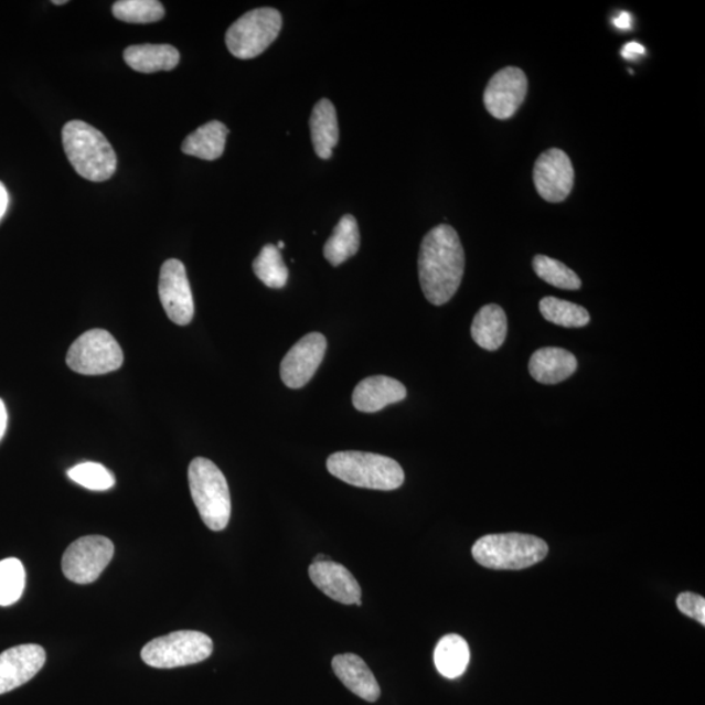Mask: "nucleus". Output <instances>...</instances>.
Here are the masks:
<instances>
[{
  "label": "nucleus",
  "mask_w": 705,
  "mask_h": 705,
  "mask_svg": "<svg viewBox=\"0 0 705 705\" xmlns=\"http://www.w3.org/2000/svg\"><path fill=\"white\" fill-rule=\"evenodd\" d=\"M464 268V248L452 226L441 224L425 235L418 274L427 301L436 306L450 301L460 287Z\"/></svg>",
  "instance_id": "obj_1"
},
{
  "label": "nucleus",
  "mask_w": 705,
  "mask_h": 705,
  "mask_svg": "<svg viewBox=\"0 0 705 705\" xmlns=\"http://www.w3.org/2000/svg\"><path fill=\"white\" fill-rule=\"evenodd\" d=\"M64 152L76 173L92 182L110 180L117 170V154L102 131L83 120L63 127Z\"/></svg>",
  "instance_id": "obj_2"
},
{
  "label": "nucleus",
  "mask_w": 705,
  "mask_h": 705,
  "mask_svg": "<svg viewBox=\"0 0 705 705\" xmlns=\"http://www.w3.org/2000/svg\"><path fill=\"white\" fill-rule=\"evenodd\" d=\"M327 469L337 479L363 489L396 490L405 480L404 470L397 461L387 456L368 452L333 453L327 460Z\"/></svg>",
  "instance_id": "obj_3"
},
{
  "label": "nucleus",
  "mask_w": 705,
  "mask_h": 705,
  "mask_svg": "<svg viewBox=\"0 0 705 705\" xmlns=\"http://www.w3.org/2000/svg\"><path fill=\"white\" fill-rule=\"evenodd\" d=\"M189 483L203 523L213 532L224 531L232 515L231 491L215 462L196 458L189 467Z\"/></svg>",
  "instance_id": "obj_4"
},
{
  "label": "nucleus",
  "mask_w": 705,
  "mask_h": 705,
  "mask_svg": "<svg viewBox=\"0 0 705 705\" xmlns=\"http://www.w3.org/2000/svg\"><path fill=\"white\" fill-rule=\"evenodd\" d=\"M548 553L544 540L531 534H489L474 544L477 564L491 569H523L537 565Z\"/></svg>",
  "instance_id": "obj_5"
},
{
  "label": "nucleus",
  "mask_w": 705,
  "mask_h": 705,
  "mask_svg": "<svg viewBox=\"0 0 705 705\" xmlns=\"http://www.w3.org/2000/svg\"><path fill=\"white\" fill-rule=\"evenodd\" d=\"M281 13L275 9H256L241 17L226 32V46L238 60H253L265 53L280 34Z\"/></svg>",
  "instance_id": "obj_6"
},
{
  "label": "nucleus",
  "mask_w": 705,
  "mask_h": 705,
  "mask_svg": "<svg viewBox=\"0 0 705 705\" xmlns=\"http://www.w3.org/2000/svg\"><path fill=\"white\" fill-rule=\"evenodd\" d=\"M213 642L199 631H177L153 639L141 651V659L156 669H174L199 664L211 656Z\"/></svg>",
  "instance_id": "obj_7"
},
{
  "label": "nucleus",
  "mask_w": 705,
  "mask_h": 705,
  "mask_svg": "<svg viewBox=\"0 0 705 705\" xmlns=\"http://www.w3.org/2000/svg\"><path fill=\"white\" fill-rule=\"evenodd\" d=\"M122 348L105 330H90L74 341L67 353V366L82 375H105L122 367Z\"/></svg>",
  "instance_id": "obj_8"
},
{
  "label": "nucleus",
  "mask_w": 705,
  "mask_h": 705,
  "mask_svg": "<svg viewBox=\"0 0 705 705\" xmlns=\"http://www.w3.org/2000/svg\"><path fill=\"white\" fill-rule=\"evenodd\" d=\"M114 545L104 536H85L71 544L63 554L64 576L76 584H90L99 578L113 559Z\"/></svg>",
  "instance_id": "obj_9"
},
{
  "label": "nucleus",
  "mask_w": 705,
  "mask_h": 705,
  "mask_svg": "<svg viewBox=\"0 0 705 705\" xmlns=\"http://www.w3.org/2000/svg\"><path fill=\"white\" fill-rule=\"evenodd\" d=\"M160 301L167 316L178 325H188L194 319L195 305L186 267L177 259L163 263L159 284Z\"/></svg>",
  "instance_id": "obj_10"
},
{
  "label": "nucleus",
  "mask_w": 705,
  "mask_h": 705,
  "mask_svg": "<svg viewBox=\"0 0 705 705\" xmlns=\"http://www.w3.org/2000/svg\"><path fill=\"white\" fill-rule=\"evenodd\" d=\"M533 181L541 197L548 203H560L572 194L575 172L572 160L560 149H547L533 169Z\"/></svg>",
  "instance_id": "obj_11"
},
{
  "label": "nucleus",
  "mask_w": 705,
  "mask_h": 705,
  "mask_svg": "<svg viewBox=\"0 0 705 705\" xmlns=\"http://www.w3.org/2000/svg\"><path fill=\"white\" fill-rule=\"evenodd\" d=\"M325 351L327 339L322 333L311 332L297 341L281 362L280 374L285 386L293 389L305 387L322 365Z\"/></svg>",
  "instance_id": "obj_12"
},
{
  "label": "nucleus",
  "mask_w": 705,
  "mask_h": 705,
  "mask_svg": "<svg viewBox=\"0 0 705 705\" xmlns=\"http://www.w3.org/2000/svg\"><path fill=\"white\" fill-rule=\"evenodd\" d=\"M528 92V78L523 70L505 67L490 78L483 103L496 119L505 120L515 116Z\"/></svg>",
  "instance_id": "obj_13"
},
{
  "label": "nucleus",
  "mask_w": 705,
  "mask_h": 705,
  "mask_svg": "<svg viewBox=\"0 0 705 705\" xmlns=\"http://www.w3.org/2000/svg\"><path fill=\"white\" fill-rule=\"evenodd\" d=\"M45 661L46 652L38 644L12 647L0 653V695L30 682Z\"/></svg>",
  "instance_id": "obj_14"
},
{
  "label": "nucleus",
  "mask_w": 705,
  "mask_h": 705,
  "mask_svg": "<svg viewBox=\"0 0 705 705\" xmlns=\"http://www.w3.org/2000/svg\"><path fill=\"white\" fill-rule=\"evenodd\" d=\"M309 576L316 587L332 600L361 607L362 590L353 574L337 562H312Z\"/></svg>",
  "instance_id": "obj_15"
},
{
  "label": "nucleus",
  "mask_w": 705,
  "mask_h": 705,
  "mask_svg": "<svg viewBox=\"0 0 705 705\" xmlns=\"http://www.w3.org/2000/svg\"><path fill=\"white\" fill-rule=\"evenodd\" d=\"M407 397L404 384L386 375L368 376L353 391L354 408L363 413H376Z\"/></svg>",
  "instance_id": "obj_16"
},
{
  "label": "nucleus",
  "mask_w": 705,
  "mask_h": 705,
  "mask_svg": "<svg viewBox=\"0 0 705 705\" xmlns=\"http://www.w3.org/2000/svg\"><path fill=\"white\" fill-rule=\"evenodd\" d=\"M332 669L343 685L361 699L375 703L381 696V686L366 662L357 654H338L332 660Z\"/></svg>",
  "instance_id": "obj_17"
},
{
  "label": "nucleus",
  "mask_w": 705,
  "mask_h": 705,
  "mask_svg": "<svg viewBox=\"0 0 705 705\" xmlns=\"http://www.w3.org/2000/svg\"><path fill=\"white\" fill-rule=\"evenodd\" d=\"M578 368V360L572 352L560 348H543L532 354L530 373L534 381L558 384L568 380Z\"/></svg>",
  "instance_id": "obj_18"
},
{
  "label": "nucleus",
  "mask_w": 705,
  "mask_h": 705,
  "mask_svg": "<svg viewBox=\"0 0 705 705\" xmlns=\"http://www.w3.org/2000/svg\"><path fill=\"white\" fill-rule=\"evenodd\" d=\"M313 149L322 160L332 157L339 141L338 113L330 99L323 98L313 106L310 118Z\"/></svg>",
  "instance_id": "obj_19"
},
{
  "label": "nucleus",
  "mask_w": 705,
  "mask_h": 705,
  "mask_svg": "<svg viewBox=\"0 0 705 705\" xmlns=\"http://www.w3.org/2000/svg\"><path fill=\"white\" fill-rule=\"evenodd\" d=\"M124 56L128 66L141 74L172 71L181 60L180 52L172 45L128 46Z\"/></svg>",
  "instance_id": "obj_20"
},
{
  "label": "nucleus",
  "mask_w": 705,
  "mask_h": 705,
  "mask_svg": "<svg viewBox=\"0 0 705 705\" xmlns=\"http://www.w3.org/2000/svg\"><path fill=\"white\" fill-rule=\"evenodd\" d=\"M508 317L501 306L487 305L476 313L470 332L477 345L495 352L508 337Z\"/></svg>",
  "instance_id": "obj_21"
},
{
  "label": "nucleus",
  "mask_w": 705,
  "mask_h": 705,
  "mask_svg": "<svg viewBox=\"0 0 705 705\" xmlns=\"http://www.w3.org/2000/svg\"><path fill=\"white\" fill-rule=\"evenodd\" d=\"M229 130L218 120L199 127L183 140L182 152L205 161H215L223 156Z\"/></svg>",
  "instance_id": "obj_22"
},
{
  "label": "nucleus",
  "mask_w": 705,
  "mask_h": 705,
  "mask_svg": "<svg viewBox=\"0 0 705 705\" xmlns=\"http://www.w3.org/2000/svg\"><path fill=\"white\" fill-rule=\"evenodd\" d=\"M360 245L361 235L357 220L352 215H345L341 217L339 224L334 227L331 238L324 245V258L333 267H338L357 254Z\"/></svg>",
  "instance_id": "obj_23"
},
{
  "label": "nucleus",
  "mask_w": 705,
  "mask_h": 705,
  "mask_svg": "<svg viewBox=\"0 0 705 705\" xmlns=\"http://www.w3.org/2000/svg\"><path fill=\"white\" fill-rule=\"evenodd\" d=\"M470 651L467 640L456 633H450L439 640L434 662L438 672L448 680L459 679L467 671Z\"/></svg>",
  "instance_id": "obj_24"
},
{
  "label": "nucleus",
  "mask_w": 705,
  "mask_h": 705,
  "mask_svg": "<svg viewBox=\"0 0 705 705\" xmlns=\"http://www.w3.org/2000/svg\"><path fill=\"white\" fill-rule=\"evenodd\" d=\"M540 311L547 322L566 329H581L590 322L589 312L583 306L555 297L541 299Z\"/></svg>",
  "instance_id": "obj_25"
},
{
  "label": "nucleus",
  "mask_w": 705,
  "mask_h": 705,
  "mask_svg": "<svg viewBox=\"0 0 705 705\" xmlns=\"http://www.w3.org/2000/svg\"><path fill=\"white\" fill-rule=\"evenodd\" d=\"M254 274L268 288L281 289L289 280V269L275 245H267L254 260Z\"/></svg>",
  "instance_id": "obj_26"
},
{
  "label": "nucleus",
  "mask_w": 705,
  "mask_h": 705,
  "mask_svg": "<svg viewBox=\"0 0 705 705\" xmlns=\"http://www.w3.org/2000/svg\"><path fill=\"white\" fill-rule=\"evenodd\" d=\"M113 15L125 23L149 24L165 17V9L157 0H119L113 6Z\"/></svg>",
  "instance_id": "obj_27"
},
{
  "label": "nucleus",
  "mask_w": 705,
  "mask_h": 705,
  "mask_svg": "<svg viewBox=\"0 0 705 705\" xmlns=\"http://www.w3.org/2000/svg\"><path fill=\"white\" fill-rule=\"evenodd\" d=\"M534 273L541 280L553 285V287L565 290H578L581 288L579 276L568 268L564 263L548 258L546 255L534 256Z\"/></svg>",
  "instance_id": "obj_28"
},
{
  "label": "nucleus",
  "mask_w": 705,
  "mask_h": 705,
  "mask_svg": "<svg viewBox=\"0 0 705 705\" xmlns=\"http://www.w3.org/2000/svg\"><path fill=\"white\" fill-rule=\"evenodd\" d=\"M25 588V568L17 558L0 560V607L20 600Z\"/></svg>",
  "instance_id": "obj_29"
},
{
  "label": "nucleus",
  "mask_w": 705,
  "mask_h": 705,
  "mask_svg": "<svg viewBox=\"0 0 705 705\" xmlns=\"http://www.w3.org/2000/svg\"><path fill=\"white\" fill-rule=\"evenodd\" d=\"M67 474L77 485L94 491H106L116 485L113 472L98 462H82L71 468Z\"/></svg>",
  "instance_id": "obj_30"
},
{
  "label": "nucleus",
  "mask_w": 705,
  "mask_h": 705,
  "mask_svg": "<svg viewBox=\"0 0 705 705\" xmlns=\"http://www.w3.org/2000/svg\"><path fill=\"white\" fill-rule=\"evenodd\" d=\"M676 607L683 615L696 619L697 622L705 624V600L704 597L691 592H685L676 598Z\"/></svg>",
  "instance_id": "obj_31"
},
{
  "label": "nucleus",
  "mask_w": 705,
  "mask_h": 705,
  "mask_svg": "<svg viewBox=\"0 0 705 705\" xmlns=\"http://www.w3.org/2000/svg\"><path fill=\"white\" fill-rule=\"evenodd\" d=\"M645 53V49L638 44V42H630V44L624 45L622 50L623 58L633 60L638 55H642Z\"/></svg>",
  "instance_id": "obj_32"
},
{
  "label": "nucleus",
  "mask_w": 705,
  "mask_h": 705,
  "mask_svg": "<svg viewBox=\"0 0 705 705\" xmlns=\"http://www.w3.org/2000/svg\"><path fill=\"white\" fill-rule=\"evenodd\" d=\"M10 196L9 191H7L4 184L0 182V223L6 215L7 210H9Z\"/></svg>",
  "instance_id": "obj_33"
},
{
  "label": "nucleus",
  "mask_w": 705,
  "mask_h": 705,
  "mask_svg": "<svg viewBox=\"0 0 705 705\" xmlns=\"http://www.w3.org/2000/svg\"><path fill=\"white\" fill-rule=\"evenodd\" d=\"M7 421H9V415H7L6 404L2 398H0V440L4 437Z\"/></svg>",
  "instance_id": "obj_34"
},
{
  "label": "nucleus",
  "mask_w": 705,
  "mask_h": 705,
  "mask_svg": "<svg viewBox=\"0 0 705 705\" xmlns=\"http://www.w3.org/2000/svg\"><path fill=\"white\" fill-rule=\"evenodd\" d=\"M615 24L617 28H621V30H629L631 26V17L629 13H622L621 17L615 20Z\"/></svg>",
  "instance_id": "obj_35"
},
{
  "label": "nucleus",
  "mask_w": 705,
  "mask_h": 705,
  "mask_svg": "<svg viewBox=\"0 0 705 705\" xmlns=\"http://www.w3.org/2000/svg\"><path fill=\"white\" fill-rule=\"evenodd\" d=\"M324 560H329L327 559L324 554H319L317 555L316 559H313V562H324Z\"/></svg>",
  "instance_id": "obj_36"
},
{
  "label": "nucleus",
  "mask_w": 705,
  "mask_h": 705,
  "mask_svg": "<svg viewBox=\"0 0 705 705\" xmlns=\"http://www.w3.org/2000/svg\"><path fill=\"white\" fill-rule=\"evenodd\" d=\"M53 3L56 4V6H62V4H67L68 2H67V0H54Z\"/></svg>",
  "instance_id": "obj_37"
},
{
  "label": "nucleus",
  "mask_w": 705,
  "mask_h": 705,
  "mask_svg": "<svg viewBox=\"0 0 705 705\" xmlns=\"http://www.w3.org/2000/svg\"><path fill=\"white\" fill-rule=\"evenodd\" d=\"M284 247H285L284 242H279V245H277V248H279V250H282Z\"/></svg>",
  "instance_id": "obj_38"
}]
</instances>
